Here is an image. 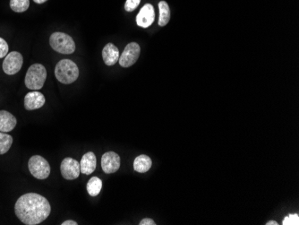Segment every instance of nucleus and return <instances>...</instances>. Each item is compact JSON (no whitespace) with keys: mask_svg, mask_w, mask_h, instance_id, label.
Masks as SVG:
<instances>
[{"mask_svg":"<svg viewBox=\"0 0 299 225\" xmlns=\"http://www.w3.org/2000/svg\"><path fill=\"white\" fill-rule=\"evenodd\" d=\"M16 216L22 223L36 225L45 221L51 214V204L46 197L36 194L27 193L19 197L15 206Z\"/></svg>","mask_w":299,"mask_h":225,"instance_id":"nucleus-1","label":"nucleus"},{"mask_svg":"<svg viewBox=\"0 0 299 225\" xmlns=\"http://www.w3.org/2000/svg\"><path fill=\"white\" fill-rule=\"evenodd\" d=\"M55 76L62 84H72L79 77V69L72 60L62 59L56 65Z\"/></svg>","mask_w":299,"mask_h":225,"instance_id":"nucleus-2","label":"nucleus"},{"mask_svg":"<svg viewBox=\"0 0 299 225\" xmlns=\"http://www.w3.org/2000/svg\"><path fill=\"white\" fill-rule=\"evenodd\" d=\"M47 78V70L41 64L31 65L26 73V85L30 90H40L43 87Z\"/></svg>","mask_w":299,"mask_h":225,"instance_id":"nucleus-3","label":"nucleus"},{"mask_svg":"<svg viewBox=\"0 0 299 225\" xmlns=\"http://www.w3.org/2000/svg\"><path fill=\"white\" fill-rule=\"evenodd\" d=\"M50 43L54 51L61 54H72L76 51V44L72 37L64 33H52L50 38Z\"/></svg>","mask_w":299,"mask_h":225,"instance_id":"nucleus-4","label":"nucleus"},{"mask_svg":"<svg viewBox=\"0 0 299 225\" xmlns=\"http://www.w3.org/2000/svg\"><path fill=\"white\" fill-rule=\"evenodd\" d=\"M28 168L33 177L38 179H45L51 174V165L46 159L40 155L30 158Z\"/></svg>","mask_w":299,"mask_h":225,"instance_id":"nucleus-5","label":"nucleus"},{"mask_svg":"<svg viewBox=\"0 0 299 225\" xmlns=\"http://www.w3.org/2000/svg\"><path fill=\"white\" fill-rule=\"evenodd\" d=\"M141 48L136 42L127 44L122 55L119 57V64L123 68H129L133 65L140 56Z\"/></svg>","mask_w":299,"mask_h":225,"instance_id":"nucleus-6","label":"nucleus"},{"mask_svg":"<svg viewBox=\"0 0 299 225\" xmlns=\"http://www.w3.org/2000/svg\"><path fill=\"white\" fill-rule=\"evenodd\" d=\"M24 58L22 54L17 51H13L6 56L3 62V70L7 75L12 76L20 71L22 69Z\"/></svg>","mask_w":299,"mask_h":225,"instance_id":"nucleus-7","label":"nucleus"},{"mask_svg":"<svg viewBox=\"0 0 299 225\" xmlns=\"http://www.w3.org/2000/svg\"><path fill=\"white\" fill-rule=\"evenodd\" d=\"M60 171L63 178L65 179H76L79 177L81 172L79 163L73 158H65L62 161Z\"/></svg>","mask_w":299,"mask_h":225,"instance_id":"nucleus-8","label":"nucleus"},{"mask_svg":"<svg viewBox=\"0 0 299 225\" xmlns=\"http://www.w3.org/2000/svg\"><path fill=\"white\" fill-rule=\"evenodd\" d=\"M101 168L105 173H114L120 168V156L115 152H107L101 157Z\"/></svg>","mask_w":299,"mask_h":225,"instance_id":"nucleus-9","label":"nucleus"},{"mask_svg":"<svg viewBox=\"0 0 299 225\" xmlns=\"http://www.w3.org/2000/svg\"><path fill=\"white\" fill-rule=\"evenodd\" d=\"M155 19V12L152 5H144L143 8H141L139 14L136 16L137 26L148 28L152 26V22H154Z\"/></svg>","mask_w":299,"mask_h":225,"instance_id":"nucleus-10","label":"nucleus"},{"mask_svg":"<svg viewBox=\"0 0 299 225\" xmlns=\"http://www.w3.org/2000/svg\"><path fill=\"white\" fill-rule=\"evenodd\" d=\"M45 104V97L40 92H31L25 97V107L27 110L41 108Z\"/></svg>","mask_w":299,"mask_h":225,"instance_id":"nucleus-11","label":"nucleus"},{"mask_svg":"<svg viewBox=\"0 0 299 225\" xmlns=\"http://www.w3.org/2000/svg\"><path fill=\"white\" fill-rule=\"evenodd\" d=\"M97 159L93 152H89L83 155L80 163V171L81 173L90 175L96 170Z\"/></svg>","mask_w":299,"mask_h":225,"instance_id":"nucleus-12","label":"nucleus"},{"mask_svg":"<svg viewBox=\"0 0 299 225\" xmlns=\"http://www.w3.org/2000/svg\"><path fill=\"white\" fill-rule=\"evenodd\" d=\"M15 117L7 110H0V132L8 133L13 130L16 126Z\"/></svg>","mask_w":299,"mask_h":225,"instance_id":"nucleus-13","label":"nucleus"},{"mask_svg":"<svg viewBox=\"0 0 299 225\" xmlns=\"http://www.w3.org/2000/svg\"><path fill=\"white\" fill-rule=\"evenodd\" d=\"M102 58L107 65H114L119 59V51L114 44L108 43L102 51Z\"/></svg>","mask_w":299,"mask_h":225,"instance_id":"nucleus-14","label":"nucleus"},{"mask_svg":"<svg viewBox=\"0 0 299 225\" xmlns=\"http://www.w3.org/2000/svg\"><path fill=\"white\" fill-rule=\"evenodd\" d=\"M152 159L145 154H142L136 157L133 162V169L139 173L147 172L152 167Z\"/></svg>","mask_w":299,"mask_h":225,"instance_id":"nucleus-15","label":"nucleus"},{"mask_svg":"<svg viewBox=\"0 0 299 225\" xmlns=\"http://www.w3.org/2000/svg\"><path fill=\"white\" fill-rule=\"evenodd\" d=\"M159 26H165L170 20V10L169 5L165 1H160L159 3Z\"/></svg>","mask_w":299,"mask_h":225,"instance_id":"nucleus-16","label":"nucleus"},{"mask_svg":"<svg viewBox=\"0 0 299 225\" xmlns=\"http://www.w3.org/2000/svg\"><path fill=\"white\" fill-rule=\"evenodd\" d=\"M87 192L91 196H96L101 193L102 189V182L101 178L98 177H93L90 181L88 182L86 186Z\"/></svg>","mask_w":299,"mask_h":225,"instance_id":"nucleus-17","label":"nucleus"},{"mask_svg":"<svg viewBox=\"0 0 299 225\" xmlns=\"http://www.w3.org/2000/svg\"><path fill=\"white\" fill-rule=\"evenodd\" d=\"M13 144V138L10 134H6L5 132H0V154L8 153L11 148Z\"/></svg>","mask_w":299,"mask_h":225,"instance_id":"nucleus-18","label":"nucleus"},{"mask_svg":"<svg viewBox=\"0 0 299 225\" xmlns=\"http://www.w3.org/2000/svg\"><path fill=\"white\" fill-rule=\"evenodd\" d=\"M29 7V0H10V8L16 13L26 12Z\"/></svg>","mask_w":299,"mask_h":225,"instance_id":"nucleus-19","label":"nucleus"},{"mask_svg":"<svg viewBox=\"0 0 299 225\" xmlns=\"http://www.w3.org/2000/svg\"><path fill=\"white\" fill-rule=\"evenodd\" d=\"M283 225H298L299 216L298 214H289L287 217H285L282 222Z\"/></svg>","mask_w":299,"mask_h":225,"instance_id":"nucleus-20","label":"nucleus"},{"mask_svg":"<svg viewBox=\"0 0 299 225\" xmlns=\"http://www.w3.org/2000/svg\"><path fill=\"white\" fill-rule=\"evenodd\" d=\"M141 0H126L125 9L127 12H133L140 4Z\"/></svg>","mask_w":299,"mask_h":225,"instance_id":"nucleus-21","label":"nucleus"},{"mask_svg":"<svg viewBox=\"0 0 299 225\" xmlns=\"http://www.w3.org/2000/svg\"><path fill=\"white\" fill-rule=\"evenodd\" d=\"M9 47L8 44L3 38H0V58H3L8 54Z\"/></svg>","mask_w":299,"mask_h":225,"instance_id":"nucleus-22","label":"nucleus"},{"mask_svg":"<svg viewBox=\"0 0 299 225\" xmlns=\"http://www.w3.org/2000/svg\"><path fill=\"white\" fill-rule=\"evenodd\" d=\"M140 225H155V221H153L152 219H150V218H145L144 220H142L140 221Z\"/></svg>","mask_w":299,"mask_h":225,"instance_id":"nucleus-23","label":"nucleus"},{"mask_svg":"<svg viewBox=\"0 0 299 225\" xmlns=\"http://www.w3.org/2000/svg\"><path fill=\"white\" fill-rule=\"evenodd\" d=\"M62 225H77L78 223L76 222V221H72V220H67V221H65L63 223H61Z\"/></svg>","mask_w":299,"mask_h":225,"instance_id":"nucleus-24","label":"nucleus"},{"mask_svg":"<svg viewBox=\"0 0 299 225\" xmlns=\"http://www.w3.org/2000/svg\"><path fill=\"white\" fill-rule=\"evenodd\" d=\"M33 1H34L36 4H43V3H45L48 0H33Z\"/></svg>","mask_w":299,"mask_h":225,"instance_id":"nucleus-25","label":"nucleus"},{"mask_svg":"<svg viewBox=\"0 0 299 225\" xmlns=\"http://www.w3.org/2000/svg\"><path fill=\"white\" fill-rule=\"evenodd\" d=\"M265 224L266 225H278L279 224V223H278L277 221H268V222H267V223H265Z\"/></svg>","mask_w":299,"mask_h":225,"instance_id":"nucleus-26","label":"nucleus"}]
</instances>
